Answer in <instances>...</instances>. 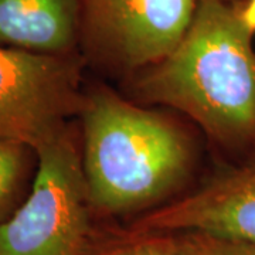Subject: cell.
I'll return each instance as SVG.
<instances>
[{
  "label": "cell",
  "mask_w": 255,
  "mask_h": 255,
  "mask_svg": "<svg viewBox=\"0 0 255 255\" xmlns=\"http://www.w3.org/2000/svg\"><path fill=\"white\" fill-rule=\"evenodd\" d=\"M92 255H206V246L199 233H130L125 241Z\"/></svg>",
  "instance_id": "ba28073f"
},
{
  "label": "cell",
  "mask_w": 255,
  "mask_h": 255,
  "mask_svg": "<svg viewBox=\"0 0 255 255\" xmlns=\"http://www.w3.org/2000/svg\"><path fill=\"white\" fill-rule=\"evenodd\" d=\"M33 147L0 137V224L21 204Z\"/></svg>",
  "instance_id": "9c48e42d"
},
{
  "label": "cell",
  "mask_w": 255,
  "mask_h": 255,
  "mask_svg": "<svg viewBox=\"0 0 255 255\" xmlns=\"http://www.w3.org/2000/svg\"><path fill=\"white\" fill-rule=\"evenodd\" d=\"M200 1H207V0H200ZM219 1H226V3H231V4H237L241 6L246 0H219Z\"/></svg>",
  "instance_id": "7c38bea8"
},
{
  "label": "cell",
  "mask_w": 255,
  "mask_h": 255,
  "mask_svg": "<svg viewBox=\"0 0 255 255\" xmlns=\"http://www.w3.org/2000/svg\"><path fill=\"white\" fill-rule=\"evenodd\" d=\"M81 68L73 54H36L0 47V137L37 150L80 112Z\"/></svg>",
  "instance_id": "277c9868"
},
{
  "label": "cell",
  "mask_w": 255,
  "mask_h": 255,
  "mask_svg": "<svg viewBox=\"0 0 255 255\" xmlns=\"http://www.w3.org/2000/svg\"><path fill=\"white\" fill-rule=\"evenodd\" d=\"M204 236L206 255H255V244Z\"/></svg>",
  "instance_id": "30bf717a"
},
{
  "label": "cell",
  "mask_w": 255,
  "mask_h": 255,
  "mask_svg": "<svg viewBox=\"0 0 255 255\" xmlns=\"http://www.w3.org/2000/svg\"><path fill=\"white\" fill-rule=\"evenodd\" d=\"M36 155L31 189L0 224V255H90L92 207L68 128Z\"/></svg>",
  "instance_id": "3957f363"
},
{
  "label": "cell",
  "mask_w": 255,
  "mask_h": 255,
  "mask_svg": "<svg viewBox=\"0 0 255 255\" xmlns=\"http://www.w3.org/2000/svg\"><path fill=\"white\" fill-rule=\"evenodd\" d=\"M254 31L240 6L200 1L182 41L139 81L149 102L182 111L210 136L237 149L255 146Z\"/></svg>",
  "instance_id": "6da1fadb"
},
{
  "label": "cell",
  "mask_w": 255,
  "mask_h": 255,
  "mask_svg": "<svg viewBox=\"0 0 255 255\" xmlns=\"http://www.w3.org/2000/svg\"><path fill=\"white\" fill-rule=\"evenodd\" d=\"M80 114L92 209L132 213L155 204L182 182L190 152L169 121L108 91L84 98Z\"/></svg>",
  "instance_id": "7a4b0ae2"
},
{
  "label": "cell",
  "mask_w": 255,
  "mask_h": 255,
  "mask_svg": "<svg viewBox=\"0 0 255 255\" xmlns=\"http://www.w3.org/2000/svg\"><path fill=\"white\" fill-rule=\"evenodd\" d=\"M81 40L127 68L155 65L190 27L200 0H80Z\"/></svg>",
  "instance_id": "5b68a950"
},
{
  "label": "cell",
  "mask_w": 255,
  "mask_h": 255,
  "mask_svg": "<svg viewBox=\"0 0 255 255\" xmlns=\"http://www.w3.org/2000/svg\"><path fill=\"white\" fill-rule=\"evenodd\" d=\"M240 14L247 27L255 33V0H246L240 6Z\"/></svg>",
  "instance_id": "8fae6325"
},
{
  "label": "cell",
  "mask_w": 255,
  "mask_h": 255,
  "mask_svg": "<svg viewBox=\"0 0 255 255\" xmlns=\"http://www.w3.org/2000/svg\"><path fill=\"white\" fill-rule=\"evenodd\" d=\"M132 234L199 233L255 244V162L136 220Z\"/></svg>",
  "instance_id": "8992f818"
},
{
  "label": "cell",
  "mask_w": 255,
  "mask_h": 255,
  "mask_svg": "<svg viewBox=\"0 0 255 255\" xmlns=\"http://www.w3.org/2000/svg\"><path fill=\"white\" fill-rule=\"evenodd\" d=\"M80 40V0H0V47L65 55Z\"/></svg>",
  "instance_id": "52a82bcc"
}]
</instances>
